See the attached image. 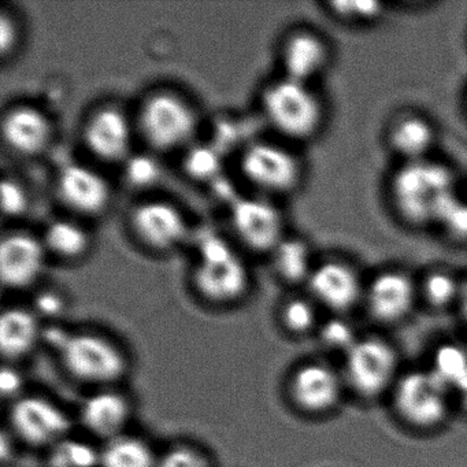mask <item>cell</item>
<instances>
[{
  "instance_id": "obj_25",
  "label": "cell",
  "mask_w": 467,
  "mask_h": 467,
  "mask_svg": "<svg viewBox=\"0 0 467 467\" xmlns=\"http://www.w3.org/2000/svg\"><path fill=\"white\" fill-rule=\"evenodd\" d=\"M463 278L447 267L429 269L418 281L420 299L433 310H448L458 307Z\"/></svg>"
},
{
  "instance_id": "obj_9",
  "label": "cell",
  "mask_w": 467,
  "mask_h": 467,
  "mask_svg": "<svg viewBox=\"0 0 467 467\" xmlns=\"http://www.w3.org/2000/svg\"><path fill=\"white\" fill-rule=\"evenodd\" d=\"M13 434L29 447L51 448L69 436L72 420L56 401L39 395L13 400L9 411Z\"/></svg>"
},
{
  "instance_id": "obj_21",
  "label": "cell",
  "mask_w": 467,
  "mask_h": 467,
  "mask_svg": "<svg viewBox=\"0 0 467 467\" xmlns=\"http://www.w3.org/2000/svg\"><path fill=\"white\" fill-rule=\"evenodd\" d=\"M130 417V399L117 390H99L81 404L80 422L84 429L105 442L125 434Z\"/></svg>"
},
{
  "instance_id": "obj_12",
  "label": "cell",
  "mask_w": 467,
  "mask_h": 467,
  "mask_svg": "<svg viewBox=\"0 0 467 467\" xmlns=\"http://www.w3.org/2000/svg\"><path fill=\"white\" fill-rule=\"evenodd\" d=\"M347 392L341 370L322 360H308L295 368L288 382L292 403L299 411L313 417L337 409Z\"/></svg>"
},
{
  "instance_id": "obj_32",
  "label": "cell",
  "mask_w": 467,
  "mask_h": 467,
  "mask_svg": "<svg viewBox=\"0 0 467 467\" xmlns=\"http://www.w3.org/2000/svg\"><path fill=\"white\" fill-rule=\"evenodd\" d=\"M437 228L441 229L442 234L451 242L459 244H467V201L455 195L440 214L437 221Z\"/></svg>"
},
{
  "instance_id": "obj_20",
  "label": "cell",
  "mask_w": 467,
  "mask_h": 467,
  "mask_svg": "<svg viewBox=\"0 0 467 467\" xmlns=\"http://www.w3.org/2000/svg\"><path fill=\"white\" fill-rule=\"evenodd\" d=\"M2 138L16 154L35 157L47 149L53 127L42 110L29 105L15 106L5 114Z\"/></svg>"
},
{
  "instance_id": "obj_10",
  "label": "cell",
  "mask_w": 467,
  "mask_h": 467,
  "mask_svg": "<svg viewBox=\"0 0 467 467\" xmlns=\"http://www.w3.org/2000/svg\"><path fill=\"white\" fill-rule=\"evenodd\" d=\"M420 300L418 280L399 267L379 270L366 281L363 306L374 321L395 325L409 318Z\"/></svg>"
},
{
  "instance_id": "obj_3",
  "label": "cell",
  "mask_w": 467,
  "mask_h": 467,
  "mask_svg": "<svg viewBox=\"0 0 467 467\" xmlns=\"http://www.w3.org/2000/svg\"><path fill=\"white\" fill-rule=\"evenodd\" d=\"M390 398L398 417L417 431L444 426L455 404L451 390L429 368L403 371Z\"/></svg>"
},
{
  "instance_id": "obj_40",
  "label": "cell",
  "mask_w": 467,
  "mask_h": 467,
  "mask_svg": "<svg viewBox=\"0 0 467 467\" xmlns=\"http://www.w3.org/2000/svg\"><path fill=\"white\" fill-rule=\"evenodd\" d=\"M455 403H458L459 407H461L464 412H467V389H464L463 392L455 396Z\"/></svg>"
},
{
  "instance_id": "obj_17",
  "label": "cell",
  "mask_w": 467,
  "mask_h": 467,
  "mask_svg": "<svg viewBox=\"0 0 467 467\" xmlns=\"http://www.w3.org/2000/svg\"><path fill=\"white\" fill-rule=\"evenodd\" d=\"M87 150L103 162H121L130 157L132 127L119 109H99L87 119L83 130Z\"/></svg>"
},
{
  "instance_id": "obj_1",
  "label": "cell",
  "mask_w": 467,
  "mask_h": 467,
  "mask_svg": "<svg viewBox=\"0 0 467 467\" xmlns=\"http://www.w3.org/2000/svg\"><path fill=\"white\" fill-rule=\"evenodd\" d=\"M455 195V174L450 166L431 158L400 163L388 185L393 213L411 229L436 226L442 210Z\"/></svg>"
},
{
  "instance_id": "obj_33",
  "label": "cell",
  "mask_w": 467,
  "mask_h": 467,
  "mask_svg": "<svg viewBox=\"0 0 467 467\" xmlns=\"http://www.w3.org/2000/svg\"><path fill=\"white\" fill-rule=\"evenodd\" d=\"M157 467H213L206 452L193 445L179 444L158 456Z\"/></svg>"
},
{
  "instance_id": "obj_4",
  "label": "cell",
  "mask_w": 467,
  "mask_h": 467,
  "mask_svg": "<svg viewBox=\"0 0 467 467\" xmlns=\"http://www.w3.org/2000/svg\"><path fill=\"white\" fill-rule=\"evenodd\" d=\"M400 359L395 347L379 336H360L343 355L347 390L363 400H376L392 392L400 377Z\"/></svg>"
},
{
  "instance_id": "obj_41",
  "label": "cell",
  "mask_w": 467,
  "mask_h": 467,
  "mask_svg": "<svg viewBox=\"0 0 467 467\" xmlns=\"http://www.w3.org/2000/svg\"><path fill=\"white\" fill-rule=\"evenodd\" d=\"M466 109H467V92H466Z\"/></svg>"
},
{
  "instance_id": "obj_23",
  "label": "cell",
  "mask_w": 467,
  "mask_h": 467,
  "mask_svg": "<svg viewBox=\"0 0 467 467\" xmlns=\"http://www.w3.org/2000/svg\"><path fill=\"white\" fill-rule=\"evenodd\" d=\"M272 255L275 275L288 285H306L317 266L310 244L299 237H285Z\"/></svg>"
},
{
  "instance_id": "obj_19",
  "label": "cell",
  "mask_w": 467,
  "mask_h": 467,
  "mask_svg": "<svg viewBox=\"0 0 467 467\" xmlns=\"http://www.w3.org/2000/svg\"><path fill=\"white\" fill-rule=\"evenodd\" d=\"M57 190L65 206L81 215L100 214L111 201V188L105 177L78 163L62 169Z\"/></svg>"
},
{
  "instance_id": "obj_5",
  "label": "cell",
  "mask_w": 467,
  "mask_h": 467,
  "mask_svg": "<svg viewBox=\"0 0 467 467\" xmlns=\"http://www.w3.org/2000/svg\"><path fill=\"white\" fill-rule=\"evenodd\" d=\"M58 355L65 371L81 384H116L130 368L125 352L113 340L98 333H69Z\"/></svg>"
},
{
  "instance_id": "obj_36",
  "label": "cell",
  "mask_w": 467,
  "mask_h": 467,
  "mask_svg": "<svg viewBox=\"0 0 467 467\" xmlns=\"http://www.w3.org/2000/svg\"><path fill=\"white\" fill-rule=\"evenodd\" d=\"M24 379L20 371L16 370L12 366H4L0 373V390L4 398L15 399L21 398V389H23Z\"/></svg>"
},
{
  "instance_id": "obj_31",
  "label": "cell",
  "mask_w": 467,
  "mask_h": 467,
  "mask_svg": "<svg viewBox=\"0 0 467 467\" xmlns=\"http://www.w3.org/2000/svg\"><path fill=\"white\" fill-rule=\"evenodd\" d=\"M316 333L318 335L319 343L325 348L340 352L341 355L346 354L360 337L351 319L347 318L346 316H335V314L325 321H321Z\"/></svg>"
},
{
  "instance_id": "obj_16",
  "label": "cell",
  "mask_w": 467,
  "mask_h": 467,
  "mask_svg": "<svg viewBox=\"0 0 467 467\" xmlns=\"http://www.w3.org/2000/svg\"><path fill=\"white\" fill-rule=\"evenodd\" d=\"M43 242L28 234H10L0 243V280L6 288L26 289L34 285L46 265Z\"/></svg>"
},
{
  "instance_id": "obj_30",
  "label": "cell",
  "mask_w": 467,
  "mask_h": 467,
  "mask_svg": "<svg viewBox=\"0 0 467 467\" xmlns=\"http://www.w3.org/2000/svg\"><path fill=\"white\" fill-rule=\"evenodd\" d=\"M100 451L83 440L67 436L50 448L48 467H99Z\"/></svg>"
},
{
  "instance_id": "obj_22",
  "label": "cell",
  "mask_w": 467,
  "mask_h": 467,
  "mask_svg": "<svg viewBox=\"0 0 467 467\" xmlns=\"http://www.w3.org/2000/svg\"><path fill=\"white\" fill-rule=\"evenodd\" d=\"M37 316L23 307L5 308L0 316V351L5 360L26 357L42 337Z\"/></svg>"
},
{
  "instance_id": "obj_29",
  "label": "cell",
  "mask_w": 467,
  "mask_h": 467,
  "mask_svg": "<svg viewBox=\"0 0 467 467\" xmlns=\"http://www.w3.org/2000/svg\"><path fill=\"white\" fill-rule=\"evenodd\" d=\"M280 321L284 330L294 336L317 332L321 324L318 306L311 297H291L281 306Z\"/></svg>"
},
{
  "instance_id": "obj_26",
  "label": "cell",
  "mask_w": 467,
  "mask_h": 467,
  "mask_svg": "<svg viewBox=\"0 0 467 467\" xmlns=\"http://www.w3.org/2000/svg\"><path fill=\"white\" fill-rule=\"evenodd\" d=\"M43 244L47 253L64 261H75L88 251L91 239L88 232L78 223L58 220L51 223L46 229Z\"/></svg>"
},
{
  "instance_id": "obj_15",
  "label": "cell",
  "mask_w": 467,
  "mask_h": 467,
  "mask_svg": "<svg viewBox=\"0 0 467 467\" xmlns=\"http://www.w3.org/2000/svg\"><path fill=\"white\" fill-rule=\"evenodd\" d=\"M332 59L329 42L311 29L292 32L281 48L284 78L311 86L329 70Z\"/></svg>"
},
{
  "instance_id": "obj_24",
  "label": "cell",
  "mask_w": 467,
  "mask_h": 467,
  "mask_svg": "<svg viewBox=\"0 0 467 467\" xmlns=\"http://www.w3.org/2000/svg\"><path fill=\"white\" fill-rule=\"evenodd\" d=\"M158 456L146 440L122 434L105 442L99 467H157Z\"/></svg>"
},
{
  "instance_id": "obj_38",
  "label": "cell",
  "mask_w": 467,
  "mask_h": 467,
  "mask_svg": "<svg viewBox=\"0 0 467 467\" xmlns=\"http://www.w3.org/2000/svg\"><path fill=\"white\" fill-rule=\"evenodd\" d=\"M65 302L61 295L53 291L42 292L35 299V310L45 317H57L64 311Z\"/></svg>"
},
{
  "instance_id": "obj_2",
  "label": "cell",
  "mask_w": 467,
  "mask_h": 467,
  "mask_svg": "<svg viewBox=\"0 0 467 467\" xmlns=\"http://www.w3.org/2000/svg\"><path fill=\"white\" fill-rule=\"evenodd\" d=\"M262 109L275 132L288 140H313L327 124V108L311 84L283 78L262 95Z\"/></svg>"
},
{
  "instance_id": "obj_13",
  "label": "cell",
  "mask_w": 467,
  "mask_h": 467,
  "mask_svg": "<svg viewBox=\"0 0 467 467\" xmlns=\"http://www.w3.org/2000/svg\"><path fill=\"white\" fill-rule=\"evenodd\" d=\"M231 221L240 242L255 253L272 254L286 237L283 213L262 199L244 198L234 202Z\"/></svg>"
},
{
  "instance_id": "obj_8",
  "label": "cell",
  "mask_w": 467,
  "mask_h": 467,
  "mask_svg": "<svg viewBox=\"0 0 467 467\" xmlns=\"http://www.w3.org/2000/svg\"><path fill=\"white\" fill-rule=\"evenodd\" d=\"M240 166L254 187L273 195L295 192L305 179V166L299 155L269 141L248 146L243 152Z\"/></svg>"
},
{
  "instance_id": "obj_6",
  "label": "cell",
  "mask_w": 467,
  "mask_h": 467,
  "mask_svg": "<svg viewBox=\"0 0 467 467\" xmlns=\"http://www.w3.org/2000/svg\"><path fill=\"white\" fill-rule=\"evenodd\" d=\"M196 292L212 305H232L250 288V273L231 245L220 237H207L199 247L193 270Z\"/></svg>"
},
{
  "instance_id": "obj_14",
  "label": "cell",
  "mask_w": 467,
  "mask_h": 467,
  "mask_svg": "<svg viewBox=\"0 0 467 467\" xmlns=\"http://www.w3.org/2000/svg\"><path fill=\"white\" fill-rule=\"evenodd\" d=\"M133 234L144 247L157 253L173 250L187 236L184 214L174 204L149 201L139 204L130 215Z\"/></svg>"
},
{
  "instance_id": "obj_18",
  "label": "cell",
  "mask_w": 467,
  "mask_h": 467,
  "mask_svg": "<svg viewBox=\"0 0 467 467\" xmlns=\"http://www.w3.org/2000/svg\"><path fill=\"white\" fill-rule=\"evenodd\" d=\"M436 125L425 114L401 111L393 117L385 130V144L400 163L420 162L431 158L436 147Z\"/></svg>"
},
{
  "instance_id": "obj_27",
  "label": "cell",
  "mask_w": 467,
  "mask_h": 467,
  "mask_svg": "<svg viewBox=\"0 0 467 467\" xmlns=\"http://www.w3.org/2000/svg\"><path fill=\"white\" fill-rule=\"evenodd\" d=\"M429 368L451 390L453 400L467 389V349L463 346L447 343L437 347Z\"/></svg>"
},
{
  "instance_id": "obj_37",
  "label": "cell",
  "mask_w": 467,
  "mask_h": 467,
  "mask_svg": "<svg viewBox=\"0 0 467 467\" xmlns=\"http://www.w3.org/2000/svg\"><path fill=\"white\" fill-rule=\"evenodd\" d=\"M18 29L16 21L6 13L0 17V51L2 57H7L17 45Z\"/></svg>"
},
{
  "instance_id": "obj_39",
  "label": "cell",
  "mask_w": 467,
  "mask_h": 467,
  "mask_svg": "<svg viewBox=\"0 0 467 467\" xmlns=\"http://www.w3.org/2000/svg\"><path fill=\"white\" fill-rule=\"evenodd\" d=\"M459 313H461L462 319L464 324L467 325V277H463V283H462L461 297H459L458 303Z\"/></svg>"
},
{
  "instance_id": "obj_7",
  "label": "cell",
  "mask_w": 467,
  "mask_h": 467,
  "mask_svg": "<svg viewBox=\"0 0 467 467\" xmlns=\"http://www.w3.org/2000/svg\"><path fill=\"white\" fill-rule=\"evenodd\" d=\"M196 125L198 119L192 106L171 92H158L147 98L139 113L141 135L160 151H171L187 143Z\"/></svg>"
},
{
  "instance_id": "obj_11",
  "label": "cell",
  "mask_w": 467,
  "mask_h": 467,
  "mask_svg": "<svg viewBox=\"0 0 467 467\" xmlns=\"http://www.w3.org/2000/svg\"><path fill=\"white\" fill-rule=\"evenodd\" d=\"M306 285L308 296L317 306L335 316H347L363 305L366 281L359 270L344 259L332 258L317 264Z\"/></svg>"
},
{
  "instance_id": "obj_28",
  "label": "cell",
  "mask_w": 467,
  "mask_h": 467,
  "mask_svg": "<svg viewBox=\"0 0 467 467\" xmlns=\"http://www.w3.org/2000/svg\"><path fill=\"white\" fill-rule=\"evenodd\" d=\"M327 7L335 20L352 26H371L387 16V5L373 0H333Z\"/></svg>"
},
{
  "instance_id": "obj_34",
  "label": "cell",
  "mask_w": 467,
  "mask_h": 467,
  "mask_svg": "<svg viewBox=\"0 0 467 467\" xmlns=\"http://www.w3.org/2000/svg\"><path fill=\"white\" fill-rule=\"evenodd\" d=\"M0 195H2V212L6 217H20L28 210V193L17 180L9 179V177L4 179L0 185Z\"/></svg>"
},
{
  "instance_id": "obj_35",
  "label": "cell",
  "mask_w": 467,
  "mask_h": 467,
  "mask_svg": "<svg viewBox=\"0 0 467 467\" xmlns=\"http://www.w3.org/2000/svg\"><path fill=\"white\" fill-rule=\"evenodd\" d=\"M127 177L130 184L146 187L160 177L157 163L146 157L130 158L127 166Z\"/></svg>"
}]
</instances>
